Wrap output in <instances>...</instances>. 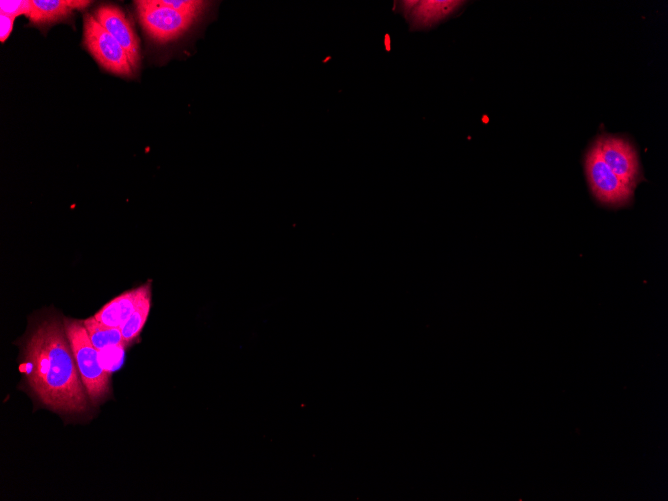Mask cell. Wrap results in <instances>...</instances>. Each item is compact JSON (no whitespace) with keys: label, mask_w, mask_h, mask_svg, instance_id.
Listing matches in <instances>:
<instances>
[{"label":"cell","mask_w":668,"mask_h":501,"mask_svg":"<svg viewBox=\"0 0 668 501\" xmlns=\"http://www.w3.org/2000/svg\"><path fill=\"white\" fill-rule=\"evenodd\" d=\"M20 372L32 396L60 415L89 411L90 400L81 380L64 323L47 316L35 323L21 348Z\"/></svg>","instance_id":"6da1fadb"},{"label":"cell","mask_w":668,"mask_h":501,"mask_svg":"<svg viewBox=\"0 0 668 501\" xmlns=\"http://www.w3.org/2000/svg\"><path fill=\"white\" fill-rule=\"evenodd\" d=\"M63 323L89 400L97 405L111 392L110 372L101 361L100 351L92 344L83 320L64 318Z\"/></svg>","instance_id":"7a4b0ae2"},{"label":"cell","mask_w":668,"mask_h":501,"mask_svg":"<svg viewBox=\"0 0 668 501\" xmlns=\"http://www.w3.org/2000/svg\"><path fill=\"white\" fill-rule=\"evenodd\" d=\"M135 5L144 31L158 43L177 40L199 17L178 12L161 0L135 1Z\"/></svg>","instance_id":"3957f363"},{"label":"cell","mask_w":668,"mask_h":501,"mask_svg":"<svg viewBox=\"0 0 668 501\" xmlns=\"http://www.w3.org/2000/svg\"><path fill=\"white\" fill-rule=\"evenodd\" d=\"M83 35L86 48L104 69L119 76L133 75L134 70L127 53L93 14H86L84 17Z\"/></svg>","instance_id":"277c9868"},{"label":"cell","mask_w":668,"mask_h":501,"mask_svg":"<svg viewBox=\"0 0 668 501\" xmlns=\"http://www.w3.org/2000/svg\"><path fill=\"white\" fill-rule=\"evenodd\" d=\"M585 167L590 188L601 203L621 206L631 200L633 189L628 187L605 163L596 144L587 153Z\"/></svg>","instance_id":"5b68a950"},{"label":"cell","mask_w":668,"mask_h":501,"mask_svg":"<svg viewBox=\"0 0 668 501\" xmlns=\"http://www.w3.org/2000/svg\"><path fill=\"white\" fill-rule=\"evenodd\" d=\"M601 158L610 169L631 189L640 180L637 153L625 139L603 136L596 143Z\"/></svg>","instance_id":"8992f818"},{"label":"cell","mask_w":668,"mask_h":501,"mask_svg":"<svg viewBox=\"0 0 668 501\" xmlns=\"http://www.w3.org/2000/svg\"><path fill=\"white\" fill-rule=\"evenodd\" d=\"M93 16L122 46L135 71L140 63L139 40L123 10L115 5L106 4L98 7Z\"/></svg>","instance_id":"52a82bcc"},{"label":"cell","mask_w":668,"mask_h":501,"mask_svg":"<svg viewBox=\"0 0 668 501\" xmlns=\"http://www.w3.org/2000/svg\"><path fill=\"white\" fill-rule=\"evenodd\" d=\"M149 292H152L151 280L136 288L124 291L102 306L93 316L98 322L106 326L120 328Z\"/></svg>","instance_id":"ba28073f"},{"label":"cell","mask_w":668,"mask_h":501,"mask_svg":"<svg viewBox=\"0 0 668 501\" xmlns=\"http://www.w3.org/2000/svg\"><path fill=\"white\" fill-rule=\"evenodd\" d=\"M90 1L78 0H32L27 17L37 25L68 18L75 9H83Z\"/></svg>","instance_id":"9c48e42d"},{"label":"cell","mask_w":668,"mask_h":501,"mask_svg":"<svg viewBox=\"0 0 668 501\" xmlns=\"http://www.w3.org/2000/svg\"><path fill=\"white\" fill-rule=\"evenodd\" d=\"M407 12L415 26H428L435 23L450 13L458 6L460 1H422L413 2ZM406 12V10H404Z\"/></svg>","instance_id":"30bf717a"},{"label":"cell","mask_w":668,"mask_h":501,"mask_svg":"<svg viewBox=\"0 0 668 501\" xmlns=\"http://www.w3.org/2000/svg\"><path fill=\"white\" fill-rule=\"evenodd\" d=\"M83 323L92 344L99 351L108 347L125 345L120 328L106 326L98 322L94 316L83 320Z\"/></svg>","instance_id":"8fae6325"},{"label":"cell","mask_w":668,"mask_h":501,"mask_svg":"<svg viewBox=\"0 0 668 501\" xmlns=\"http://www.w3.org/2000/svg\"><path fill=\"white\" fill-rule=\"evenodd\" d=\"M152 292H149L136 307L127 321L120 327L123 342L127 346L138 339L151 310Z\"/></svg>","instance_id":"7c38bea8"},{"label":"cell","mask_w":668,"mask_h":501,"mask_svg":"<svg viewBox=\"0 0 668 501\" xmlns=\"http://www.w3.org/2000/svg\"><path fill=\"white\" fill-rule=\"evenodd\" d=\"M1 14L15 19L19 15H28L30 11V1L26 0H2L0 1Z\"/></svg>","instance_id":"4fadbf2b"},{"label":"cell","mask_w":668,"mask_h":501,"mask_svg":"<svg viewBox=\"0 0 668 501\" xmlns=\"http://www.w3.org/2000/svg\"><path fill=\"white\" fill-rule=\"evenodd\" d=\"M13 23L14 19L11 17H8L6 15L1 14L0 15V25H1V30H0V40L1 42H4L8 36L10 35L12 28H13Z\"/></svg>","instance_id":"5bb4252c"}]
</instances>
